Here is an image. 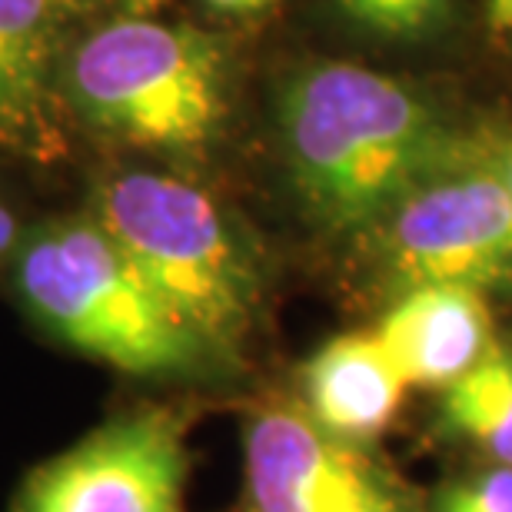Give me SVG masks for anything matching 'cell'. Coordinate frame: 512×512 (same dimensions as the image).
Returning <instances> with one entry per match:
<instances>
[{
	"mask_svg": "<svg viewBox=\"0 0 512 512\" xmlns=\"http://www.w3.org/2000/svg\"><path fill=\"white\" fill-rule=\"evenodd\" d=\"M283 140L303 203L333 230L386 217L426 180L439 147L413 90L353 64L310 67L286 87Z\"/></svg>",
	"mask_w": 512,
	"mask_h": 512,
	"instance_id": "6da1fadb",
	"label": "cell"
},
{
	"mask_svg": "<svg viewBox=\"0 0 512 512\" xmlns=\"http://www.w3.org/2000/svg\"><path fill=\"white\" fill-rule=\"evenodd\" d=\"M94 220L207 350L240 343L253 320L256 273L200 187L170 173H120L97 190Z\"/></svg>",
	"mask_w": 512,
	"mask_h": 512,
	"instance_id": "7a4b0ae2",
	"label": "cell"
},
{
	"mask_svg": "<svg viewBox=\"0 0 512 512\" xmlns=\"http://www.w3.org/2000/svg\"><path fill=\"white\" fill-rule=\"evenodd\" d=\"M17 286L60 340L114 370L190 373L207 353L94 217L30 233L17 256Z\"/></svg>",
	"mask_w": 512,
	"mask_h": 512,
	"instance_id": "3957f363",
	"label": "cell"
},
{
	"mask_svg": "<svg viewBox=\"0 0 512 512\" xmlns=\"http://www.w3.org/2000/svg\"><path fill=\"white\" fill-rule=\"evenodd\" d=\"M67 84L100 130L153 150L197 147L223 117L217 47L157 20H117L70 57Z\"/></svg>",
	"mask_w": 512,
	"mask_h": 512,
	"instance_id": "277c9868",
	"label": "cell"
},
{
	"mask_svg": "<svg viewBox=\"0 0 512 512\" xmlns=\"http://www.w3.org/2000/svg\"><path fill=\"white\" fill-rule=\"evenodd\" d=\"M187 469L183 423L143 409L37 469L17 512H187Z\"/></svg>",
	"mask_w": 512,
	"mask_h": 512,
	"instance_id": "5b68a950",
	"label": "cell"
},
{
	"mask_svg": "<svg viewBox=\"0 0 512 512\" xmlns=\"http://www.w3.org/2000/svg\"><path fill=\"white\" fill-rule=\"evenodd\" d=\"M386 263L406 290L496 283L512 266V200L496 167L416 183L386 213Z\"/></svg>",
	"mask_w": 512,
	"mask_h": 512,
	"instance_id": "8992f818",
	"label": "cell"
},
{
	"mask_svg": "<svg viewBox=\"0 0 512 512\" xmlns=\"http://www.w3.org/2000/svg\"><path fill=\"white\" fill-rule=\"evenodd\" d=\"M247 512H389L350 443L293 406H266L247 426Z\"/></svg>",
	"mask_w": 512,
	"mask_h": 512,
	"instance_id": "52a82bcc",
	"label": "cell"
},
{
	"mask_svg": "<svg viewBox=\"0 0 512 512\" xmlns=\"http://www.w3.org/2000/svg\"><path fill=\"white\" fill-rule=\"evenodd\" d=\"M383 350L406 386L446 389L493 353V313L476 286L433 283L406 290L380 323Z\"/></svg>",
	"mask_w": 512,
	"mask_h": 512,
	"instance_id": "ba28073f",
	"label": "cell"
},
{
	"mask_svg": "<svg viewBox=\"0 0 512 512\" xmlns=\"http://www.w3.org/2000/svg\"><path fill=\"white\" fill-rule=\"evenodd\" d=\"M303 386L306 413L343 443L380 436L409 389L376 333H343L320 346Z\"/></svg>",
	"mask_w": 512,
	"mask_h": 512,
	"instance_id": "9c48e42d",
	"label": "cell"
},
{
	"mask_svg": "<svg viewBox=\"0 0 512 512\" xmlns=\"http://www.w3.org/2000/svg\"><path fill=\"white\" fill-rule=\"evenodd\" d=\"M57 0H0V143L50 153L57 140L50 107Z\"/></svg>",
	"mask_w": 512,
	"mask_h": 512,
	"instance_id": "30bf717a",
	"label": "cell"
},
{
	"mask_svg": "<svg viewBox=\"0 0 512 512\" xmlns=\"http://www.w3.org/2000/svg\"><path fill=\"white\" fill-rule=\"evenodd\" d=\"M443 423L449 433L512 466V353L493 346L466 376L443 389Z\"/></svg>",
	"mask_w": 512,
	"mask_h": 512,
	"instance_id": "8fae6325",
	"label": "cell"
},
{
	"mask_svg": "<svg viewBox=\"0 0 512 512\" xmlns=\"http://www.w3.org/2000/svg\"><path fill=\"white\" fill-rule=\"evenodd\" d=\"M439 512H512V466H496L456 486Z\"/></svg>",
	"mask_w": 512,
	"mask_h": 512,
	"instance_id": "7c38bea8",
	"label": "cell"
},
{
	"mask_svg": "<svg viewBox=\"0 0 512 512\" xmlns=\"http://www.w3.org/2000/svg\"><path fill=\"white\" fill-rule=\"evenodd\" d=\"M443 4L446 0H389L383 34H393V37L416 34V30H423L429 20L443 10Z\"/></svg>",
	"mask_w": 512,
	"mask_h": 512,
	"instance_id": "4fadbf2b",
	"label": "cell"
},
{
	"mask_svg": "<svg viewBox=\"0 0 512 512\" xmlns=\"http://www.w3.org/2000/svg\"><path fill=\"white\" fill-rule=\"evenodd\" d=\"M340 7L353 20H360V24L380 30V34H383V27H386V0H340Z\"/></svg>",
	"mask_w": 512,
	"mask_h": 512,
	"instance_id": "5bb4252c",
	"label": "cell"
},
{
	"mask_svg": "<svg viewBox=\"0 0 512 512\" xmlns=\"http://www.w3.org/2000/svg\"><path fill=\"white\" fill-rule=\"evenodd\" d=\"M207 4L223 10V14H256V10H266L276 0H207Z\"/></svg>",
	"mask_w": 512,
	"mask_h": 512,
	"instance_id": "9a60e30c",
	"label": "cell"
},
{
	"mask_svg": "<svg viewBox=\"0 0 512 512\" xmlns=\"http://www.w3.org/2000/svg\"><path fill=\"white\" fill-rule=\"evenodd\" d=\"M489 20L496 30H512V0H489Z\"/></svg>",
	"mask_w": 512,
	"mask_h": 512,
	"instance_id": "2e32d148",
	"label": "cell"
},
{
	"mask_svg": "<svg viewBox=\"0 0 512 512\" xmlns=\"http://www.w3.org/2000/svg\"><path fill=\"white\" fill-rule=\"evenodd\" d=\"M14 237H17L14 213H10L4 203H0V253H7L10 247H14Z\"/></svg>",
	"mask_w": 512,
	"mask_h": 512,
	"instance_id": "e0dca14e",
	"label": "cell"
},
{
	"mask_svg": "<svg viewBox=\"0 0 512 512\" xmlns=\"http://www.w3.org/2000/svg\"><path fill=\"white\" fill-rule=\"evenodd\" d=\"M493 167H496L499 177H503L506 190H509V200H512V143H506V147L499 150V157L493 160Z\"/></svg>",
	"mask_w": 512,
	"mask_h": 512,
	"instance_id": "ac0fdd59",
	"label": "cell"
},
{
	"mask_svg": "<svg viewBox=\"0 0 512 512\" xmlns=\"http://www.w3.org/2000/svg\"><path fill=\"white\" fill-rule=\"evenodd\" d=\"M153 4H160V0H137V7H153Z\"/></svg>",
	"mask_w": 512,
	"mask_h": 512,
	"instance_id": "d6986e66",
	"label": "cell"
}]
</instances>
